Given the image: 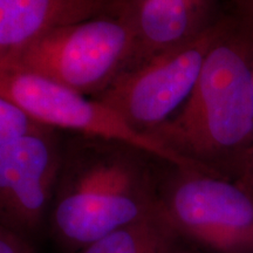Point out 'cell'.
<instances>
[{"instance_id": "cell-10", "label": "cell", "mask_w": 253, "mask_h": 253, "mask_svg": "<svg viewBox=\"0 0 253 253\" xmlns=\"http://www.w3.org/2000/svg\"><path fill=\"white\" fill-rule=\"evenodd\" d=\"M78 253H203L183 238L161 207Z\"/></svg>"}, {"instance_id": "cell-12", "label": "cell", "mask_w": 253, "mask_h": 253, "mask_svg": "<svg viewBox=\"0 0 253 253\" xmlns=\"http://www.w3.org/2000/svg\"><path fill=\"white\" fill-rule=\"evenodd\" d=\"M0 253H37V249L0 227Z\"/></svg>"}, {"instance_id": "cell-9", "label": "cell", "mask_w": 253, "mask_h": 253, "mask_svg": "<svg viewBox=\"0 0 253 253\" xmlns=\"http://www.w3.org/2000/svg\"><path fill=\"white\" fill-rule=\"evenodd\" d=\"M116 0H0V67L13 68L38 38L114 11Z\"/></svg>"}, {"instance_id": "cell-1", "label": "cell", "mask_w": 253, "mask_h": 253, "mask_svg": "<svg viewBox=\"0 0 253 253\" xmlns=\"http://www.w3.org/2000/svg\"><path fill=\"white\" fill-rule=\"evenodd\" d=\"M148 136L189 168L243 181L253 156V24L231 9L189 99Z\"/></svg>"}, {"instance_id": "cell-7", "label": "cell", "mask_w": 253, "mask_h": 253, "mask_svg": "<svg viewBox=\"0 0 253 253\" xmlns=\"http://www.w3.org/2000/svg\"><path fill=\"white\" fill-rule=\"evenodd\" d=\"M0 96L41 126L125 141L167 162L189 168L153 138L131 129L118 114L99 101L40 75L0 67Z\"/></svg>"}, {"instance_id": "cell-2", "label": "cell", "mask_w": 253, "mask_h": 253, "mask_svg": "<svg viewBox=\"0 0 253 253\" xmlns=\"http://www.w3.org/2000/svg\"><path fill=\"white\" fill-rule=\"evenodd\" d=\"M160 160L128 142L62 131L48 238L78 253L154 212Z\"/></svg>"}, {"instance_id": "cell-5", "label": "cell", "mask_w": 253, "mask_h": 253, "mask_svg": "<svg viewBox=\"0 0 253 253\" xmlns=\"http://www.w3.org/2000/svg\"><path fill=\"white\" fill-rule=\"evenodd\" d=\"M227 14L196 39L121 73L93 99L118 114L135 131L148 136L189 99Z\"/></svg>"}, {"instance_id": "cell-6", "label": "cell", "mask_w": 253, "mask_h": 253, "mask_svg": "<svg viewBox=\"0 0 253 253\" xmlns=\"http://www.w3.org/2000/svg\"><path fill=\"white\" fill-rule=\"evenodd\" d=\"M62 131L40 126L0 147V227L38 248L48 237Z\"/></svg>"}, {"instance_id": "cell-8", "label": "cell", "mask_w": 253, "mask_h": 253, "mask_svg": "<svg viewBox=\"0 0 253 253\" xmlns=\"http://www.w3.org/2000/svg\"><path fill=\"white\" fill-rule=\"evenodd\" d=\"M114 11L128 18L135 32L128 71L196 39L219 23L231 7L229 0H116Z\"/></svg>"}, {"instance_id": "cell-14", "label": "cell", "mask_w": 253, "mask_h": 253, "mask_svg": "<svg viewBox=\"0 0 253 253\" xmlns=\"http://www.w3.org/2000/svg\"><path fill=\"white\" fill-rule=\"evenodd\" d=\"M239 184L242 186H244L248 191H250L253 195V156H252L251 162H250V166H249L248 171H246V175L244 178H243V181L239 183Z\"/></svg>"}, {"instance_id": "cell-13", "label": "cell", "mask_w": 253, "mask_h": 253, "mask_svg": "<svg viewBox=\"0 0 253 253\" xmlns=\"http://www.w3.org/2000/svg\"><path fill=\"white\" fill-rule=\"evenodd\" d=\"M229 2L236 14L253 24V0H229Z\"/></svg>"}, {"instance_id": "cell-3", "label": "cell", "mask_w": 253, "mask_h": 253, "mask_svg": "<svg viewBox=\"0 0 253 253\" xmlns=\"http://www.w3.org/2000/svg\"><path fill=\"white\" fill-rule=\"evenodd\" d=\"M160 207L203 253H253V195L237 182L158 161Z\"/></svg>"}, {"instance_id": "cell-4", "label": "cell", "mask_w": 253, "mask_h": 253, "mask_svg": "<svg viewBox=\"0 0 253 253\" xmlns=\"http://www.w3.org/2000/svg\"><path fill=\"white\" fill-rule=\"evenodd\" d=\"M134 47L131 23L113 11L48 31L21 53L12 69L40 75L93 99L126 71Z\"/></svg>"}, {"instance_id": "cell-11", "label": "cell", "mask_w": 253, "mask_h": 253, "mask_svg": "<svg viewBox=\"0 0 253 253\" xmlns=\"http://www.w3.org/2000/svg\"><path fill=\"white\" fill-rule=\"evenodd\" d=\"M40 126L17 106L0 96V147L33 131Z\"/></svg>"}]
</instances>
